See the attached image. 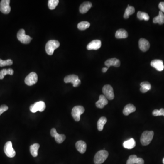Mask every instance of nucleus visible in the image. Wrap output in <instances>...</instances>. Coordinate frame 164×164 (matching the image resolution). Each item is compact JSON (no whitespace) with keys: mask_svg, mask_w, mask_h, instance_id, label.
Here are the masks:
<instances>
[{"mask_svg":"<svg viewBox=\"0 0 164 164\" xmlns=\"http://www.w3.org/2000/svg\"><path fill=\"white\" fill-rule=\"evenodd\" d=\"M109 153L107 151L101 150L97 152L94 157L95 164H101L106 160L108 157Z\"/></svg>","mask_w":164,"mask_h":164,"instance_id":"nucleus-1","label":"nucleus"},{"mask_svg":"<svg viewBox=\"0 0 164 164\" xmlns=\"http://www.w3.org/2000/svg\"><path fill=\"white\" fill-rule=\"evenodd\" d=\"M153 131H145L142 134L141 142L143 146H147L151 143L154 136Z\"/></svg>","mask_w":164,"mask_h":164,"instance_id":"nucleus-2","label":"nucleus"},{"mask_svg":"<svg viewBox=\"0 0 164 164\" xmlns=\"http://www.w3.org/2000/svg\"><path fill=\"white\" fill-rule=\"evenodd\" d=\"M60 46V43L56 40H50L46 43V52L47 54L49 55H52L54 53V50L58 48Z\"/></svg>","mask_w":164,"mask_h":164,"instance_id":"nucleus-3","label":"nucleus"},{"mask_svg":"<svg viewBox=\"0 0 164 164\" xmlns=\"http://www.w3.org/2000/svg\"><path fill=\"white\" fill-rule=\"evenodd\" d=\"M84 108L83 106H75L72 110V116L76 121H79L80 120V115L84 113Z\"/></svg>","mask_w":164,"mask_h":164,"instance_id":"nucleus-4","label":"nucleus"},{"mask_svg":"<svg viewBox=\"0 0 164 164\" xmlns=\"http://www.w3.org/2000/svg\"><path fill=\"white\" fill-rule=\"evenodd\" d=\"M17 38L21 43L23 44H28L32 40V38L26 35L25 31L23 29H21L18 32Z\"/></svg>","mask_w":164,"mask_h":164,"instance_id":"nucleus-5","label":"nucleus"},{"mask_svg":"<svg viewBox=\"0 0 164 164\" xmlns=\"http://www.w3.org/2000/svg\"><path fill=\"white\" fill-rule=\"evenodd\" d=\"M65 83H72L74 87H77L81 84V81L79 79V77L76 75H71L67 76L64 79Z\"/></svg>","mask_w":164,"mask_h":164,"instance_id":"nucleus-6","label":"nucleus"},{"mask_svg":"<svg viewBox=\"0 0 164 164\" xmlns=\"http://www.w3.org/2000/svg\"><path fill=\"white\" fill-rule=\"evenodd\" d=\"M46 109V104L43 101H40L36 102L30 107V110L32 113H36L37 111L43 112Z\"/></svg>","mask_w":164,"mask_h":164,"instance_id":"nucleus-7","label":"nucleus"},{"mask_svg":"<svg viewBox=\"0 0 164 164\" xmlns=\"http://www.w3.org/2000/svg\"><path fill=\"white\" fill-rule=\"evenodd\" d=\"M104 95L109 100H113L114 98L113 89L110 85H105L102 89Z\"/></svg>","mask_w":164,"mask_h":164,"instance_id":"nucleus-8","label":"nucleus"},{"mask_svg":"<svg viewBox=\"0 0 164 164\" xmlns=\"http://www.w3.org/2000/svg\"><path fill=\"white\" fill-rule=\"evenodd\" d=\"M4 151L7 157L13 158L15 156V151L13 148L11 141H9L6 143L5 145L4 146Z\"/></svg>","mask_w":164,"mask_h":164,"instance_id":"nucleus-9","label":"nucleus"},{"mask_svg":"<svg viewBox=\"0 0 164 164\" xmlns=\"http://www.w3.org/2000/svg\"><path fill=\"white\" fill-rule=\"evenodd\" d=\"M38 77L35 72H31L25 79V83L27 85L32 86L36 84L38 82Z\"/></svg>","mask_w":164,"mask_h":164,"instance_id":"nucleus-10","label":"nucleus"},{"mask_svg":"<svg viewBox=\"0 0 164 164\" xmlns=\"http://www.w3.org/2000/svg\"><path fill=\"white\" fill-rule=\"evenodd\" d=\"M10 0H2L0 2V11L2 13L7 14L9 13L11 10L10 6Z\"/></svg>","mask_w":164,"mask_h":164,"instance_id":"nucleus-11","label":"nucleus"},{"mask_svg":"<svg viewBox=\"0 0 164 164\" xmlns=\"http://www.w3.org/2000/svg\"><path fill=\"white\" fill-rule=\"evenodd\" d=\"M52 136L54 137L55 141L58 144H61L66 139V136L64 135H60L58 133L55 128L52 129L50 131Z\"/></svg>","mask_w":164,"mask_h":164,"instance_id":"nucleus-12","label":"nucleus"},{"mask_svg":"<svg viewBox=\"0 0 164 164\" xmlns=\"http://www.w3.org/2000/svg\"><path fill=\"white\" fill-rule=\"evenodd\" d=\"M126 164H144V160L142 158L137 157L136 155H131L129 157Z\"/></svg>","mask_w":164,"mask_h":164,"instance_id":"nucleus-13","label":"nucleus"},{"mask_svg":"<svg viewBox=\"0 0 164 164\" xmlns=\"http://www.w3.org/2000/svg\"><path fill=\"white\" fill-rule=\"evenodd\" d=\"M151 65L155 68L158 71H162L164 68V63L162 60L155 59L151 62Z\"/></svg>","mask_w":164,"mask_h":164,"instance_id":"nucleus-14","label":"nucleus"},{"mask_svg":"<svg viewBox=\"0 0 164 164\" xmlns=\"http://www.w3.org/2000/svg\"><path fill=\"white\" fill-rule=\"evenodd\" d=\"M101 47V42L99 40H94L89 43L87 46L88 50H98Z\"/></svg>","mask_w":164,"mask_h":164,"instance_id":"nucleus-15","label":"nucleus"},{"mask_svg":"<svg viewBox=\"0 0 164 164\" xmlns=\"http://www.w3.org/2000/svg\"><path fill=\"white\" fill-rule=\"evenodd\" d=\"M139 46L140 49L143 52H146L150 48V44L148 40L145 38H141L139 40Z\"/></svg>","mask_w":164,"mask_h":164,"instance_id":"nucleus-16","label":"nucleus"},{"mask_svg":"<svg viewBox=\"0 0 164 164\" xmlns=\"http://www.w3.org/2000/svg\"><path fill=\"white\" fill-rule=\"evenodd\" d=\"M108 104V99L104 95H100L99 97V100L96 102L95 104L96 107L98 108L103 109Z\"/></svg>","mask_w":164,"mask_h":164,"instance_id":"nucleus-17","label":"nucleus"},{"mask_svg":"<svg viewBox=\"0 0 164 164\" xmlns=\"http://www.w3.org/2000/svg\"><path fill=\"white\" fill-rule=\"evenodd\" d=\"M104 63L105 66H106L108 68H109L112 66L115 67H119L120 65V61L116 58H111L108 59Z\"/></svg>","mask_w":164,"mask_h":164,"instance_id":"nucleus-18","label":"nucleus"},{"mask_svg":"<svg viewBox=\"0 0 164 164\" xmlns=\"http://www.w3.org/2000/svg\"><path fill=\"white\" fill-rule=\"evenodd\" d=\"M76 148L81 154H84L87 149V145L83 141H79L77 142L75 144Z\"/></svg>","mask_w":164,"mask_h":164,"instance_id":"nucleus-19","label":"nucleus"},{"mask_svg":"<svg viewBox=\"0 0 164 164\" xmlns=\"http://www.w3.org/2000/svg\"><path fill=\"white\" fill-rule=\"evenodd\" d=\"M92 4L90 2L86 1L81 5L80 7V11L81 13L84 14L87 13L89 10L91 8Z\"/></svg>","mask_w":164,"mask_h":164,"instance_id":"nucleus-20","label":"nucleus"},{"mask_svg":"<svg viewBox=\"0 0 164 164\" xmlns=\"http://www.w3.org/2000/svg\"><path fill=\"white\" fill-rule=\"evenodd\" d=\"M136 110V107H135L133 104H127V105H126V106L124 107V109H123V114H124V115L128 116V115H129L130 114L135 112Z\"/></svg>","mask_w":164,"mask_h":164,"instance_id":"nucleus-21","label":"nucleus"},{"mask_svg":"<svg viewBox=\"0 0 164 164\" xmlns=\"http://www.w3.org/2000/svg\"><path fill=\"white\" fill-rule=\"evenodd\" d=\"M124 147L127 149H132L136 146V141L133 138H131L127 141H125L123 143Z\"/></svg>","mask_w":164,"mask_h":164,"instance_id":"nucleus-22","label":"nucleus"},{"mask_svg":"<svg viewBox=\"0 0 164 164\" xmlns=\"http://www.w3.org/2000/svg\"><path fill=\"white\" fill-rule=\"evenodd\" d=\"M128 36V34L126 30L120 29L116 31L115 37L118 39L126 38Z\"/></svg>","mask_w":164,"mask_h":164,"instance_id":"nucleus-23","label":"nucleus"},{"mask_svg":"<svg viewBox=\"0 0 164 164\" xmlns=\"http://www.w3.org/2000/svg\"><path fill=\"white\" fill-rule=\"evenodd\" d=\"M39 147H40V145L37 143L33 144L30 146V151L31 155L33 157H37L38 156Z\"/></svg>","mask_w":164,"mask_h":164,"instance_id":"nucleus-24","label":"nucleus"},{"mask_svg":"<svg viewBox=\"0 0 164 164\" xmlns=\"http://www.w3.org/2000/svg\"><path fill=\"white\" fill-rule=\"evenodd\" d=\"M153 23H158L162 25L164 23V14L161 11H159V15L153 18Z\"/></svg>","mask_w":164,"mask_h":164,"instance_id":"nucleus-25","label":"nucleus"},{"mask_svg":"<svg viewBox=\"0 0 164 164\" xmlns=\"http://www.w3.org/2000/svg\"><path fill=\"white\" fill-rule=\"evenodd\" d=\"M140 90L142 93H145L148 92L151 89V85L148 82H143L141 84Z\"/></svg>","mask_w":164,"mask_h":164,"instance_id":"nucleus-26","label":"nucleus"},{"mask_svg":"<svg viewBox=\"0 0 164 164\" xmlns=\"http://www.w3.org/2000/svg\"><path fill=\"white\" fill-rule=\"evenodd\" d=\"M135 12V7L132 6H130L129 5H128L127 8L126 9L124 15V18L125 19L129 18V16L133 14Z\"/></svg>","mask_w":164,"mask_h":164,"instance_id":"nucleus-27","label":"nucleus"},{"mask_svg":"<svg viewBox=\"0 0 164 164\" xmlns=\"http://www.w3.org/2000/svg\"><path fill=\"white\" fill-rule=\"evenodd\" d=\"M107 122V118L105 117H102L99 119L97 122V128L99 131H103L104 127Z\"/></svg>","mask_w":164,"mask_h":164,"instance_id":"nucleus-28","label":"nucleus"},{"mask_svg":"<svg viewBox=\"0 0 164 164\" xmlns=\"http://www.w3.org/2000/svg\"><path fill=\"white\" fill-rule=\"evenodd\" d=\"M14 74L13 70L11 68H8V69H3L0 71V80H2L4 79L5 76L7 75H12Z\"/></svg>","mask_w":164,"mask_h":164,"instance_id":"nucleus-29","label":"nucleus"},{"mask_svg":"<svg viewBox=\"0 0 164 164\" xmlns=\"http://www.w3.org/2000/svg\"><path fill=\"white\" fill-rule=\"evenodd\" d=\"M137 16L138 18L140 19V20H144L145 21H148L150 19L149 15L146 12L139 11L138 12Z\"/></svg>","mask_w":164,"mask_h":164,"instance_id":"nucleus-30","label":"nucleus"},{"mask_svg":"<svg viewBox=\"0 0 164 164\" xmlns=\"http://www.w3.org/2000/svg\"><path fill=\"white\" fill-rule=\"evenodd\" d=\"M90 24L88 21H81L77 24V28L80 30H85L90 27Z\"/></svg>","mask_w":164,"mask_h":164,"instance_id":"nucleus-31","label":"nucleus"},{"mask_svg":"<svg viewBox=\"0 0 164 164\" xmlns=\"http://www.w3.org/2000/svg\"><path fill=\"white\" fill-rule=\"evenodd\" d=\"M59 3L58 0H49L48 1V6L50 10H53L57 6Z\"/></svg>","mask_w":164,"mask_h":164,"instance_id":"nucleus-32","label":"nucleus"},{"mask_svg":"<svg viewBox=\"0 0 164 164\" xmlns=\"http://www.w3.org/2000/svg\"><path fill=\"white\" fill-rule=\"evenodd\" d=\"M13 64V61L11 59H7L6 60H2L0 59V67L6 66H11Z\"/></svg>","mask_w":164,"mask_h":164,"instance_id":"nucleus-33","label":"nucleus"},{"mask_svg":"<svg viewBox=\"0 0 164 164\" xmlns=\"http://www.w3.org/2000/svg\"><path fill=\"white\" fill-rule=\"evenodd\" d=\"M152 114L154 116H164V109L161 108L160 110L155 109L152 112Z\"/></svg>","mask_w":164,"mask_h":164,"instance_id":"nucleus-34","label":"nucleus"},{"mask_svg":"<svg viewBox=\"0 0 164 164\" xmlns=\"http://www.w3.org/2000/svg\"><path fill=\"white\" fill-rule=\"evenodd\" d=\"M8 109V106H6V105H5V104H3V105L0 106V115L3 113L4 112L7 111Z\"/></svg>","mask_w":164,"mask_h":164,"instance_id":"nucleus-35","label":"nucleus"},{"mask_svg":"<svg viewBox=\"0 0 164 164\" xmlns=\"http://www.w3.org/2000/svg\"><path fill=\"white\" fill-rule=\"evenodd\" d=\"M159 8L160 9V11L164 12V2H161L159 3Z\"/></svg>","mask_w":164,"mask_h":164,"instance_id":"nucleus-36","label":"nucleus"},{"mask_svg":"<svg viewBox=\"0 0 164 164\" xmlns=\"http://www.w3.org/2000/svg\"><path fill=\"white\" fill-rule=\"evenodd\" d=\"M108 67H104V68H103V69H102V72H106L107 71V70H108Z\"/></svg>","mask_w":164,"mask_h":164,"instance_id":"nucleus-37","label":"nucleus"},{"mask_svg":"<svg viewBox=\"0 0 164 164\" xmlns=\"http://www.w3.org/2000/svg\"><path fill=\"white\" fill-rule=\"evenodd\" d=\"M163 164H164V158H163Z\"/></svg>","mask_w":164,"mask_h":164,"instance_id":"nucleus-38","label":"nucleus"}]
</instances>
